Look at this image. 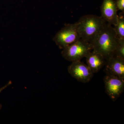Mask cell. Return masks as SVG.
<instances>
[{"label": "cell", "instance_id": "6da1fadb", "mask_svg": "<svg viewBox=\"0 0 124 124\" xmlns=\"http://www.w3.org/2000/svg\"><path fill=\"white\" fill-rule=\"evenodd\" d=\"M119 40L114 28L106 23L90 44L93 51L101 54L107 61L114 56Z\"/></svg>", "mask_w": 124, "mask_h": 124}, {"label": "cell", "instance_id": "7a4b0ae2", "mask_svg": "<svg viewBox=\"0 0 124 124\" xmlns=\"http://www.w3.org/2000/svg\"><path fill=\"white\" fill-rule=\"evenodd\" d=\"M77 22L80 38L90 44L107 23L101 16L93 15L83 16Z\"/></svg>", "mask_w": 124, "mask_h": 124}, {"label": "cell", "instance_id": "3957f363", "mask_svg": "<svg viewBox=\"0 0 124 124\" xmlns=\"http://www.w3.org/2000/svg\"><path fill=\"white\" fill-rule=\"evenodd\" d=\"M62 49V56L66 60L72 62L81 60L93 50L90 43L81 38Z\"/></svg>", "mask_w": 124, "mask_h": 124}, {"label": "cell", "instance_id": "277c9868", "mask_svg": "<svg viewBox=\"0 0 124 124\" xmlns=\"http://www.w3.org/2000/svg\"><path fill=\"white\" fill-rule=\"evenodd\" d=\"M78 25L77 22L67 24L55 35L53 40L60 48L63 49L80 39Z\"/></svg>", "mask_w": 124, "mask_h": 124}, {"label": "cell", "instance_id": "5b68a950", "mask_svg": "<svg viewBox=\"0 0 124 124\" xmlns=\"http://www.w3.org/2000/svg\"><path fill=\"white\" fill-rule=\"evenodd\" d=\"M106 93L111 100L115 101L124 90V79L106 75L103 79Z\"/></svg>", "mask_w": 124, "mask_h": 124}, {"label": "cell", "instance_id": "8992f818", "mask_svg": "<svg viewBox=\"0 0 124 124\" xmlns=\"http://www.w3.org/2000/svg\"><path fill=\"white\" fill-rule=\"evenodd\" d=\"M68 70L72 77L83 83L89 82L93 76L90 68L81 60L72 62L68 68Z\"/></svg>", "mask_w": 124, "mask_h": 124}, {"label": "cell", "instance_id": "52a82bcc", "mask_svg": "<svg viewBox=\"0 0 124 124\" xmlns=\"http://www.w3.org/2000/svg\"><path fill=\"white\" fill-rule=\"evenodd\" d=\"M104 66L106 75L124 79V59L114 55L107 60Z\"/></svg>", "mask_w": 124, "mask_h": 124}, {"label": "cell", "instance_id": "ba28073f", "mask_svg": "<svg viewBox=\"0 0 124 124\" xmlns=\"http://www.w3.org/2000/svg\"><path fill=\"white\" fill-rule=\"evenodd\" d=\"M115 1L103 0L101 7V16L107 23L115 25L118 16Z\"/></svg>", "mask_w": 124, "mask_h": 124}, {"label": "cell", "instance_id": "9c48e42d", "mask_svg": "<svg viewBox=\"0 0 124 124\" xmlns=\"http://www.w3.org/2000/svg\"><path fill=\"white\" fill-rule=\"evenodd\" d=\"M87 65L93 73L98 72L105 66L106 61L101 54L91 51L85 56Z\"/></svg>", "mask_w": 124, "mask_h": 124}, {"label": "cell", "instance_id": "30bf717a", "mask_svg": "<svg viewBox=\"0 0 124 124\" xmlns=\"http://www.w3.org/2000/svg\"><path fill=\"white\" fill-rule=\"evenodd\" d=\"M124 12L118 15L117 22L114 25V29L119 39L124 40Z\"/></svg>", "mask_w": 124, "mask_h": 124}, {"label": "cell", "instance_id": "8fae6325", "mask_svg": "<svg viewBox=\"0 0 124 124\" xmlns=\"http://www.w3.org/2000/svg\"><path fill=\"white\" fill-rule=\"evenodd\" d=\"M114 55L124 59V40H119Z\"/></svg>", "mask_w": 124, "mask_h": 124}, {"label": "cell", "instance_id": "7c38bea8", "mask_svg": "<svg viewBox=\"0 0 124 124\" xmlns=\"http://www.w3.org/2000/svg\"><path fill=\"white\" fill-rule=\"evenodd\" d=\"M115 2L117 10L124 12V0H116Z\"/></svg>", "mask_w": 124, "mask_h": 124}, {"label": "cell", "instance_id": "4fadbf2b", "mask_svg": "<svg viewBox=\"0 0 124 124\" xmlns=\"http://www.w3.org/2000/svg\"><path fill=\"white\" fill-rule=\"evenodd\" d=\"M12 84V82L11 81H9V82H8V84H7L6 85H5L4 86H3V87H2V88H0V93L4 89L6 88L9 86V85H11ZM1 108H2V105H1L0 104V110L1 109Z\"/></svg>", "mask_w": 124, "mask_h": 124}]
</instances>
